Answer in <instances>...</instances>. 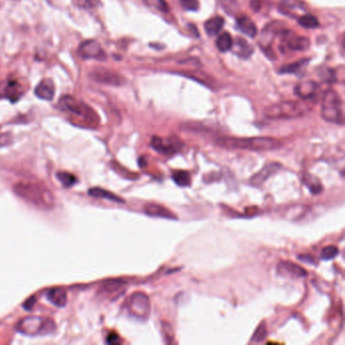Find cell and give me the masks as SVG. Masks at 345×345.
<instances>
[{
	"mask_svg": "<svg viewBox=\"0 0 345 345\" xmlns=\"http://www.w3.org/2000/svg\"><path fill=\"white\" fill-rule=\"evenodd\" d=\"M180 3L185 10L189 11H196L199 7L197 0H180Z\"/></svg>",
	"mask_w": 345,
	"mask_h": 345,
	"instance_id": "cell-32",
	"label": "cell"
},
{
	"mask_svg": "<svg viewBox=\"0 0 345 345\" xmlns=\"http://www.w3.org/2000/svg\"><path fill=\"white\" fill-rule=\"evenodd\" d=\"M57 178L61 181V183L65 187H70L77 182V178L75 177V175L69 173V172H65V171L58 172V173H57Z\"/></svg>",
	"mask_w": 345,
	"mask_h": 345,
	"instance_id": "cell-26",
	"label": "cell"
},
{
	"mask_svg": "<svg viewBox=\"0 0 345 345\" xmlns=\"http://www.w3.org/2000/svg\"><path fill=\"white\" fill-rule=\"evenodd\" d=\"M216 45H217V48H218V50L220 52H223V53L228 52V51L231 50V48H232L233 39H232L231 36H230L229 33L225 32V33H223V34H221L219 36Z\"/></svg>",
	"mask_w": 345,
	"mask_h": 345,
	"instance_id": "cell-23",
	"label": "cell"
},
{
	"mask_svg": "<svg viewBox=\"0 0 345 345\" xmlns=\"http://www.w3.org/2000/svg\"><path fill=\"white\" fill-rule=\"evenodd\" d=\"M321 117L328 123L343 125L344 118L342 111V101L338 93L333 90H327L323 97Z\"/></svg>",
	"mask_w": 345,
	"mask_h": 345,
	"instance_id": "cell-5",
	"label": "cell"
},
{
	"mask_svg": "<svg viewBox=\"0 0 345 345\" xmlns=\"http://www.w3.org/2000/svg\"><path fill=\"white\" fill-rule=\"evenodd\" d=\"M299 23L306 28H316L319 26V21L313 15L306 14L299 18Z\"/></svg>",
	"mask_w": 345,
	"mask_h": 345,
	"instance_id": "cell-27",
	"label": "cell"
},
{
	"mask_svg": "<svg viewBox=\"0 0 345 345\" xmlns=\"http://www.w3.org/2000/svg\"><path fill=\"white\" fill-rule=\"evenodd\" d=\"M151 147L161 154L172 155L181 148V142H177L176 139L163 140L159 137H153L151 140Z\"/></svg>",
	"mask_w": 345,
	"mask_h": 345,
	"instance_id": "cell-9",
	"label": "cell"
},
{
	"mask_svg": "<svg viewBox=\"0 0 345 345\" xmlns=\"http://www.w3.org/2000/svg\"><path fill=\"white\" fill-rule=\"evenodd\" d=\"M35 94L44 100H52L55 95V85L52 79L45 78L40 81L35 89Z\"/></svg>",
	"mask_w": 345,
	"mask_h": 345,
	"instance_id": "cell-13",
	"label": "cell"
},
{
	"mask_svg": "<svg viewBox=\"0 0 345 345\" xmlns=\"http://www.w3.org/2000/svg\"><path fill=\"white\" fill-rule=\"evenodd\" d=\"M91 78L98 83L112 85V86H120L125 84L126 82L125 78L119 75L118 73H114L108 70H103V69H97L91 72Z\"/></svg>",
	"mask_w": 345,
	"mask_h": 345,
	"instance_id": "cell-10",
	"label": "cell"
},
{
	"mask_svg": "<svg viewBox=\"0 0 345 345\" xmlns=\"http://www.w3.org/2000/svg\"><path fill=\"white\" fill-rule=\"evenodd\" d=\"M78 54L82 59H95L103 61L106 58V55L101 46L93 40H88L82 43L78 48Z\"/></svg>",
	"mask_w": 345,
	"mask_h": 345,
	"instance_id": "cell-8",
	"label": "cell"
},
{
	"mask_svg": "<svg viewBox=\"0 0 345 345\" xmlns=\"http://www.w3.org/2000/svg\"><path fill=\"white\" fill-rule=\"evenodd\" d=\"M250 6L254 11H258L261 7V2L260 0H251L250 2Z\"/></svg>",
	"mask_w": 345,
	"mask_h": 345,
	"instance_id": "cell-36",
	"label": "cell"
},
{
	"mask_svg": "<svg viewBox=\"0 0 345 345\" xmlns=\"http://www.w3.org/2000/svg\"><path fill=\"white\" fill-rule=\"evenodd\" d=\"M144 212H145L148 216L151 217H158V218H163V219H170V220H174L176 219V216L172 213L171 211H169L168 209L156 205V204H148L144 208Z\"/></svg>",
	"mask_w": 345,
	"mask_h": 345,
	"instance_id": "cell-16",
	"label": "cell"
},
{
	"mask_svg": "<svg viewBox=\"0 0 345 345\" xmlns=\"http://www.w3.org/2000/svg\"><path fill=\"white\" fill-rule=\"evenodd\" d=\"M224 18L221 16H215L205 23V31L210 36H215L221 32L224 25Z\"/></svg>",
	"mask_w": 345,
	"mask_h": 345,
	"instance_id": "cell-21",
	"label": "cell"
},
{
	"mask_svg": "<svg viewBox=\"0 0 345 345\" xmlns=\"http://www.w3.org/2000/svg\"><path fill=\"white\" fill-rule=\"evenodd\" d=\"M339 253V250L336 246L330 245V246H326L322 249L321 253H320V257L322 258L323 260H330L335 258Z\"/></svg>",
	"mask_w": 345,
	"mask_h": 345,
	"instance_id": "cell-29",
	"label": "cell"
},
{
	"mask_svg": "<svg viewBox=\"0 0 345 345\" xmlns=\"http://www.w3.org/2000/svg\"><path fill=\"white\" fill-rule=\"evenodd\" d=\"M277 271L279 274L284 276L290 277H305L308 275V272L306 269H304L302 266L295 264L291 261H281L277 265Z\"/></svg>",
	"mask_w": 345,
	"mask_h": 345,
	"instance_id": "cell-11",
	"label": "cell"
},
{
	"mask_svg": "<svg viewBox=\"0 0 345 345\" xmlns=\"http://www.w3.org/2000/svg\"><path fill=\"white\" fill-rule=\"evenodd\" d=\"M311 109L310 104L302 101H281L264 109V116L270 120H287L305 116Z\"/></svg>",
	"mask_w": 345,
	"mask_h": 345,
	"instance_id": "cell-3",
	"label": "cell"
},
{
	"mask_svg": "<svg viewBox=\"0 0 345 345\" xmlns=\"http://www.w3.org/2000/svg\"><path fill=\"white\" fill-rule=\"evenodd\" d=\"M106 342L109 343V344H119V343H121V340H120V337H119L118 334H116V333H110V334L107 336Z\"/></svg>",
	"mask_w": 345,
	"mask_h": 345,
	"instance_id": "cell-35",
	"label": "cell"
},
{
	"mask_svg": "<svg viewBox=\"0 0 345 345\" xmlns=\"http://www.w3.org/2000/svg\"><path fill=\"white\" fill-rule=\"evenodd\" d=\"M13 190L25 202L40 210L50 211L56 205L53 192L42 183L20 181L13 185Z\"/></svg>",
	"mask_w": 345,
	"mask_h": 345,
	"instance_id": "cell-1",
	"label": "cell"
},
{
	"mask_svg": "<svg viewBox=\"0 0 345 345\" xmlns=\"http://www.w3.org/2000/svg\"><path fill=\"white\" fill-rule=\"evenodd\" d=\"M216 144L228 150H248V151H271L281 147V142L269 137H254V138H231L222 137L216 141Z\"/></svg>",
	"mask_w": 345,
	"mask_h": 345,
	"instance_id": "cell-2",
	"label": "cell"
},
{
	"mask_svg": "<svg viewBox=\"0 0 345 345\" xmlns=\"http://www.w3.org/2000/svg\"><path fill=\"white\" fill-rule=\"evenodd\" d=\"M88 194L95 197V198H104L107 200H110V202H114V203H124V199L121 198L120 196H118L117 194H114L108 190H105L103 188L100 187H93L91 189L88 190Z\"/></svg>",
	"mask_w": 345,
	"mask_h": 345,
	"instance_id": "cell-20",
	"label": "cell"
},
{
	"mask_svg": "<svg viewBox=\"0 0 345 345\" xmlns=\"http://www.w3.org/2000/svg\"><path fill=\"white\" fill-rule=\"evenodd\" d=\"M129 310L132 315L139 319H146L151 311V305L149 298L144 293L134 294L129 302Z\"/></svg>",
	"mask_w": 345,
	"mask_h": 345,
	"instance_id": "cell-7",
	"label": "cell"
},
{
	"mask_svg": "<svg viewBox=\"0 0 345 345\" xmlns=\"http://www.w3.org/2000/svg\"><path fill=\"white\" fill-rule=\"evenodd\" d=\"M56 326L53 320L39 317V316H28L19 321L16 330L23 335L37 336L48 335L55 330Z\"/></svg>",
	"mask_w": 345,
	"mask_h": 345,
	"instance_id": "cell-4",
	"label": "cell"
},
{
	"mask_svg": "<svg viewBox=\"0 0 345 345\" xmlns=\"http://www.w3.org/2000/svg\"><path fill=\"white\" fill-rule=\"evenodd\" d=\"M35 303H36V299H35V298L28 299V300L23 304V308L26 309V310H32L33 307L35 306Z\"/></svg>",
	"mask_w": 345,
	"mask_h": 345,
	"instance_id": "cell-37",
	"label": "cell"
},
{
	"mask_svg": "<svg viewBox=\"0 0 345 345\" xmlns=\"http://www.w3.org/2000/svg\"><path fill=\"white\" fill-rule=\"evenodd\" d=\"M172 179L179 186H188L191 181L190 174L187 171L177 170L172 174Z\"/></svg>",
	"mask_w": 345,
	"mask_h": 345,
	"instance_id": "cell-24",
	"label": "cell"
},
{
	"mask_svg": "<svg viewBox=\"0 0 345 345\" xmlns=\"http://www.w3.org/2000/svg\"><path fill=\"white\" fill-rule=\"evenodd\" d=\"M309 61L308 60H302L299 62H295L293 64H289V65H284L279 72L281 73H296L297 71H299L303 66H305Z\"/></svg>",
	"mask_w": 345,
	"mask_h": 345,
	"instance_id": "cell-30",
	"label": "cell"
},
{
	"mask_svg": "<svg viewBox=\"0 0 345 345\" xmlns=\"http://www.w3.org/2000/svg\"><path fill=\"white\" fill-rule=\"evenodd\" d=\"M304 184L309 188V190L313 194H319L323 190V186L319 178L309 173L304 176Z\"/></svg>",
	"mask_w": 345,
	"mask_h": 345,
	"instance_id": "cell-22",
	"label": "cell"
},
{
	"mask_svg": "<svg viewBox=\"0 0 345 345\" xmlns=\"http://www.w3.org/2000/svg\"><path fill=\"white\" fill-rule=\"evenodd\" d=\"M280 168V165L278 163H269L266 166H264L259 172H257L256 174H254L251 179H250V183L254 186H259L261 184H263L267 178L275 173V172Z\"/></svg>",
	"mask_w": 345,
	"mask_h": 345,
	"instance_id": "cell-12",
	"label": "cell"
},
{
	"mask_svg": "<svg viewBox=\"0 0 345 345\" xmlns=\"http://www.w3.org/2000/svg\"><path fill=\"white\" fill-rule=\"evenodd\" d=\"M318 91V84L314 81L300 82L295 88V93L303 99H311Z\"/></svg>",
	"mask_w": 345,
	"mask_h": 345,
	"instance_id": "cell-15",
	"label": "cell"
},
{
	"mask_svg": "<svg viewBox=\"0 0 345 345\" xmlns=\"http://www.w3.org/2000/svg\"><path fill=\"white\" fill-rule=\"evenodd\" d=\"M231 50H233V52L242 59L249 58L253 53L252 46L248 44L244 39H241V38H236L235 42L233 41Z\"/></svg>",
	"mask_w": 345,
	"mask_h": 345,
	"instance_id": "cell-19",
	"label": "cell"
},
{
	"mask_svg": "<svg viewBox=\"0 0 345 345\" xmlns=\"http://www.w3.org/2000/svg\"><path fill=\"white\" fill-rule=\"evenodd\" d=\"M126 283L124 281L121 280H111V281H107L103 284V286L101 287V291L105 292L106 294L109 293H116L122 289H124V285Z\"/></svg>",
	"mask_w": 345,
	"mask_h": 345,
	"instance_id": "cell-25",
	"label": "cell"
},
{
	"mask_svg": "<svg viewBox=\"0 0 345 345\" xmlns=\"http://www.w3.org/2000/svg\"><path fill=\"white\" fill-rule=\"evenodd\" d=\"M282 36L286 39L287 47L293 51H306L310 47V40L306 37L291 36L289 31H283Z\"/></svg>",
	"mask_w": 345,
	"mask_h": 345,
	"instance_id": "cell-14",
	"label": "cell"
},
{
	"mask_svg": "<svg viewBox=\"0 0 345 345\" xmlns=\"http://www.w3.org/2000/svg\"><path fill=\"white\" fill-rule=\"evenodd\" d=\"M267 335V329H266V326H265V323L262 322L259 326H258V328L256 329L255 333L253 334L252 336V341L254 342H261L265 339Z\"/></svg>",
	"mask_w": 345,
	"mask_h": 345,
	"instance_id": "cell-31",
	"label": "cell"
},
{
	"mask_svg": "<svg viewBox=\"0 0 345 345\" xmlns=\"http://www.w3.org/2000/svg\"><path fill=\"white\" fill-rule=\"evenodd\" d=\"M237 27L240 32L250 38H254L257 35V27L254 21L246 15H242L237 18Z\"/></svg>",
	"mask_w": 345,
	"mask_h": 345,
	"instance_id": "cell-18",
	"label": "cell"
},
{
	"mask_svg": "<svg viewBox=\"0 0 345 345\" xmlns=\"http://www.w3.org/2000/svg\"><path fill=\"white\" fill-rule=\"evenodd\" d=\"M47 298L50 303L56 307H65L67 304V293L61 287H55L47 293Z\"/></svg>",
	"mask_w": 345,
	"mask_h": 345,
	"instance_id": "cell-17",
	"label": "cell"
},
{
	"mask_svg": "<svg viewBox=\"0 0 345 345\" xmlns=\"http://www.w3.org/2000/svg\"><path fill=\"white\" fill-rule=\"evenodd\" d=\"M221 4L223 5V7L226 8V10H233L235 8V6L237 5V1L236 0H220Z\"/></svg>",
	"mask_w": 345,
	"mask_h": 345,
	"instance_id": "cell-34",
	"label": "cell"
},
{
	"mask_svg": "<svg viewBox=\"0 0 345 345\" xmlns=\"http://www.w3.org/2000/svg\"><path fill=\"white\" fill-rule=\"evenodd\" d=\"M58 106L60 109L75 114L76 117H79L90 124H95L98 121L96 113L92 108L77 100L72 95H63L59 100Z\"/></svg>",
	"mask_w": 345,
	"mask_h": 345,
	"instance_id": "cell-6",
	"label": "cell"
},
{
	"mask_svg": "<svg viewBox=\"0 0 345 345\" xmlns=\"http://www.w3.org/2000/svg\"><path fill=\"white\" fill-rule=\"evenodd\" d=\"M146 5L149 7L155 8L161 12H168L169 11V6L166 3L165 0H144Z\"/></svg>",
	"mask_w": 345,
	"mask_h": 345,
	"instance_id": "cell-28",
	"label": "cell"
},
{
	"mask_svg": "<svg viewBox=\"0 0 345 345\" xmlns=\"http://www.w3.org/2000/svg\"><path fill=\"white\" fill-rule=\"evenodd\" d=\"M17 87H18V85H17L16 83H14V84L10 83V84L8 85V89L6 90L7 93H8V97H9L10 99L14 98V99H13L14 101H15L16 99H18V94H17L18 89H17Z\"/></svg>",
	"mask_w": 345,
	"mask_h": 345,
	"instance_id": "cell-33",
	"label": "cell"
}]
</instances>
